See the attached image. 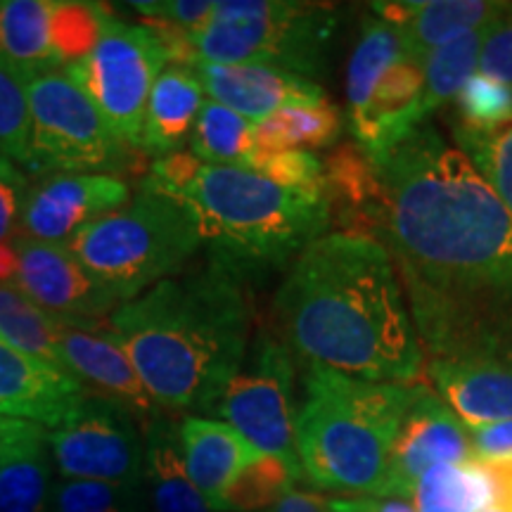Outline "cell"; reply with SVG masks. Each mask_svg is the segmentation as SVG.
Wrapping results in <instances>:
<instances>
[{"label": "cell", "mask_w": 512, "mask_h": 512, "mask_svg": "<svg viewBox=\"0 0 512 512\" xmlns=\"http://www.w3.org/2000/svg\"><path fill=\"white\" fill-rule=\"evenodd\" d=\"M370 159L413 316L512 313V211L470 159L430 124Z\"/></svg>", "instance_id": "cell-1"}, {"label": "cell", "mask_w": 512, "mask_h": 512, "mask_svg": "<svg viewBox=\"0 0 512 512\" xmlns=\"http://www.w3.org/2000/svg\"><path fill=\"white\" fill-rule=\"evenodd\" d=\"M292 356L370 382L413 384L425 351L392 254L380 240L325 233L294 259L273 299Z\"/></svg>", "instance_id": "cell-2"}, {"label": "cell", "mask_w": 512, "mask_h": 512, "mask_svg": "<svg viewBox=\"0 0 512 512\" xmlns=\"http://www.w3.org/2000/svg\"><path fill=\"white\" fill-rule=\"evenodd\" d=\"M247 283L209 264L121 304L110 330L155 406L209 411L247 358Z\"/></svg>", "instance_id": "cell-3"}, {"label": "cell", "mask_w": 512, "mask_h": 512, "mask_svg": "<svg viewBox=\"0 0 512 512\" xmlns=\"http://www.w3.org/2000/svg\"><path fill=\"white\" fill-rule=\"evenodd\" d=\"M174 197L195 216L211 264L242 283L292 266L330 228L325 190L283 188L238 166L200 164Z\"/></svg>", "instance_id": "cell-4"}, {"label": "cell", "mask_w": 512, "mask_h": 512, "mask_svg": "<svg viewBox=\"0 0 512 512\" xmlns=\"http://www.w3.org/2000/svg\"><path fill=\"white\" fill-rule=\"evenodd\" d=\"M415 394L413 384L370 382L309 363L294 444L313 486L380 494L387 458Z\"/></svg>", "instance_id": "cell-5"}, {"label": "cell", "mask_w": 512, "mask_h": 512, "mask_svg": "<svg viewBox=\"0 0 512 512\" xmlns=\"http://www.w3.org/2000/svg\"><path fill=\"white\" fill-rule=\"evenodd\" d=\"M67 245L81 266L126 304L181 273L202 247V235L181 200L143 183L126 207L83 226Z\"/></svg>", "instance_id": "cell-6"}, {"label": "cell", "mask_w": 512, "mask_h": 512, "mask_svg": "<svg viewBox=\"0 0 512 512\" xmlns=\"http://www.w3.org/2000/svg\"><path fill=\"white\" fill-rule=\"evenodd\" d=\"M427 375L467 430L512 420V313L413 316Z\"/></svg>", "instance_id": "cell-7"}, {"label": "cell", "mask_w": 512, "mask_h": 512, "mask_svg": "<svg viewBox=\"0 0 512 512\" xmlns=\"http://www.w3.org/2000/svg\"><path fill=\"white\" fill-rule=\"evenodd\" d=\"M337 27V5L223 0L195 38L197 62L264 64L316 81L328 64Z\"/></svg>", "instance_id": "cell-8"}, {"label": "cell", "mask_w": 512, "mask_h": 512, "mask_svg": "<svg viewBox=\"0 0 512 512\" xmlns=\"http://www.w3.org/2000/svg\"><path fill=\"white\" fill-rule=\"evenodd\" d=\"M34 174H112L131 166L136 147L117 138L91 98L62 69L27 79Z\"/></svg>", "instance_id": "cell-9"}, {"label": "cell", "mask_w": 512, "mask_h": 512, "mask_svg": "<svg viewBox=\"0 0 512 512\" xmlns=\"http://www.w3.org/2000/svg\"><path fill=\"white\" fill-rule=\"evenodd\" d=\"M166 64L162 43L147 24L112 17L93 53L62 72L91 98L117 138L140 150L147 98Z\"/></svg>", "instance_id": "cell-10"}, {"label": "cell", "mask_w": 512, "mask_h": 512, "mask_svg": "<svg viewBox=\"0 0 512 512\" xmlns=\"http://www.w3.org/2000/svg\"><path fill=\"white\" fill-rule=\"evenodd\" d=\"M207 413L219 415L259 453L297 458L294 356L283 339L259 332L238 375Z\"/></svg>", "instance_id": "cell-11"}, {"label": "cell", "mask_w": 512, "mask_h": 512, "mask_svg": "<svg viewBox=\"0 0 512 512\" xmlns=\"http://www.w3.org/2000/svg\"><path fill=\"white\" fill-rule=\"evenodd\" d=\"M131 418L117 403L86 396L62 427L46 430L57 472L83 482L143 484L145 444Z\"/></svg>", "instance_id": "cell-12"}, {"label": "cell", "mask_w": 512, "mask_h": 512, "mask_svg": "<svg viewBox=\"0 0 512 512\" xmlns=\"http://www.w3.org/2000/svg\"><path fill=\"white\" fill-rule=\"evenodd\" d=\"M15 285L60 325L100 328V320L121 306L114 294L93 278L67 242H43L17 235Z\"/></svg>", "instance_id": "cell-13"}, {"label": "cell", "mask_w": 512, "mask_h": 512, "mask_svg": "<svg viewBox=\"0 0 512 512\" xmlns=\"http://www.w3.org/2000/svg\"><path fill=\"white\" fill-rule=\"evenodd\" d=\"M472 458L470 432L446 401L425 384H415V394L396 432L380 498H413L415 486L432 467L465 463Z\"/></svg>", "instance_id": "cell-14"}, {"label": "cell", "mask_w": 512, "mask_h": 512, "mask_svg": "<svg viewBox=\"0 0 512 512\" xmlns=\"http://www.w3.org/2000/svg\"><path fill=\"white\" fill-rule=\"evenodd\" d=\"M131 202V188L114 174H50L29 185L19 235L69 242L100 216Z\"/></svg>", "instance_id": "cell-15"}, {"label": "cell", "mask_w": 512, "mask_h": 512, "mask_svg": "<svg viewBox=\"0 0 512 512\" xmlns=\"http://www.w3.org/2000/svg\"><path fill=\"white\" fill-rule=\"evenodd\" d=\"M57 356L60 366L81 384H91L100 399L117 403L150 425L157 406L112 330L62 325Z\"/></svg>", "instance_id": "cell-16"}, {"label": "cell", "mask_w": 512, "mask_h": 512, "mask_svg": "<svg viewBox=\"0 0 512 512\" xmlns=\"http://www.w3.org/2000/svg\"><path fill=\"white\" fill-rule=\"evenodd\" d=\"M192 72L211 100L242 114L252 124H259L283 107L328 102L325 88L318 81L264 64L197 62Z\"/></svg>", "instance_id": "cell-17"}, {"label": "cell", "mask_w": 512, "mask_h": 512, "mask_svg": "<svg viewBox=\"0 0 512 512\" xmlns=\"http://www.w3.org/2000/svg\"><path fill=\"white\" fill-rule=\"evenodd\" d=\"M83 399L86 389L72 373L0 339V415L57 430Z\"/></svg>", "instance_id": "cell-18"}, {"label": "cell", "mask_w": 512, "mask_h": 512, "mask_svg": "<svg viewBox=\"0 0 512 512\" xmlns=\"http://www.w3.org/2000/svg\"><path fill=\"white\" fill-rule=\"evenodd\" d=\"M510 3L491 0H382L370 12L399 34L408 55L425 62L434 50L489 27Z\"/></svg>", "instance_id": "cell-19"}, {"label": "cell", "mask_w": 512, "mask_h": 512, "mask_svg": "<svg viewBox=\"0 0 512 512\" xmlns=\"http://www.w3.org/2000/svg\"><path fill=\"white\" fill-rule=\"evenodd\" d=\"M323 178L330 226L337 223L339 233L375 238L380 230L382 185L368 152L358 143L335 147L323 162Z\"/></svg>", "instance_id": "cell-20"}, {"label": "cell", "mask_w": 512, "mask_h": 512, "mask_svg": "<svg viewBox=\"0 0 512 512\" xmlns=\"http://www.w3.org/2000/svg\"><path fill=\"white\" fill-rule=\"evenodd\" d=\"M178 446L192 484L211 508H216L230 482L261 456L238 430L209 418H185L178 427Z\"/></svg>", "instance_id": "cell-21"}, {"label": "cell", "mask_w": 512, "mask_h": 512, "mask_svg": "<svg viewBox=\"0 0 512 512\" xmlns=\"http://www.w3.org/2000/svg\"><path fill=\"white\" fill-rule=\"evenodd\" d=\"M204 102V88L190 67H164L147 98L140 150L157 159L183 152Z\"/></svg>", "instance_id": "cell-22"}, {"label": "cell", "mask_w": 512, "mask_h": 512, "mask_svg": "<svg viewBox=\"0 0 512 512\" xmlns=\"http://www.w3.org/2000/svg\"><path fill=\"white\" fill-rule=\"evenodd\" d=\"M53 0H0V64L24 76L62 69L50 41Z\"/></svg>", "instance_id": "cell-23"}, {"label": "cell", "mask_w": 512, "mask_h": 512, "mask_svg": "<svg viewBox=\"0 0 512 512\" xmlns=\"http://www.w3.org/2000/svg\"><path fill=\"white\" fill-rule=\"evenodd\" d=\"M143 479L155 512H214L185 470L178 430L166 422L147 425Z\"/></svg>", "instance_id": "cell-24"}, {"label": "cell", "mask_w": 512, "mask_h": 512, "mask_svg": "<svg viewBox=\"0 0 512 512\" xmlns=\"http://www.w3.org/2000/svg\"><path fill=\"white\" fill-rule=\"evenodd\" d=\"M48 453L46 427L0 453V512H50Z\"/></svg>", "instance_id": "cell-25"}, {"label": "cell", "mask_w": 512, "mask_h": 512, "mask_svg": "<svg viewBox=\"0 0 512 512\" xmlns=\"http://www.w3.org/2000/svg\"><path fill=\"white\" fill-rule=\"evenodd\" d=\"M342 128V112L330 100L320 105H292L254 124V143L261 152H313L335 145Z\"/></svg>", "instance_id": "cell-26"}, {"label": "cell", "mask_w": 512, "mask_h": 512, "mask_svg": "<svg viewBox=\"0 0 512 512\" xmlns=\"http://www.w3.org/2000/svg\"><path fill=\"white\" fill-rule=\"evenodd\" d=\"M403 55H406V48H403L399 34L380 17H375L373 12H368L347 67L349 128L363 119L382 74Z\"/></svg>", "instance_id": "cell-27"}, {"label": "cell", "mask_w": 512, "mask_h": 512, "mask_svg": "<svg viewBox=\"0 0 512 512\" xmlns=\"http://www.w3.org/2000/svg\"><path fill=\"white\" fill-rule=\"evenodd\" d=\"M491 503V482L475 456L465 463L432 467L413 491L415 512H482Z\"/></svg>", "instance_id": "cell-28"}, {"label": "cell", "mask_w": 512, "mask_h": 512, "mask_svg": "<svg viewBox=\"0 0 512 512\" xmlns=\"http://www.w3.org/2000/svg\"><path fill=\"white\" fill-rule=\"evenodd\" d=\"M190 147L192 157L202 164L247 169L256 152L254 124L221 102L207 100L197 117Z\"/></svg>", "instance_id": "cell-29"}, {"label": "cell", "mask_w": 512, "mask_h": 512, "mask_svg": "<svg viewBox=\"0 0 512 512\" xmlns=\"http://www.w3.org/2000/svg\"><path fill=\"white\" fill-rule=\"evenodd\" d=\"M304 477L299 458L261 453L223 491L214 512H264L292 494L294 484Z\"/></svg>", "instance_id": "cell-30"}, {"label": "cell", "mask_w": 512, "mask_h": 512, "mask_svg": "<svg viewBox=\"0 0 512 512\" xmlns=\"http://www.w3.org/2000/svg\"><path fill=\"white\" fill-rule=\"evenodd\" d=\"M62 325L38 309L15 283H0V339L24 354L60 366L57 344ZM64 370V368H62Z\"/></svg>", "instance_id": "cell-31"}, {"label": "cell", "mask_w": 512, "mask_h": 512, "mask_svg": "<svg viewBox=\"0 0 512 512\" xmlns=\"http://www.w3.org/2000/svg\"><path fill=\"white\" fill-rule=\"evenodd\" d=\"M486 29H477L472 34L456 38L448 46L434 50L425 60V83H422V95L418 102V121L420 126L427 124V117L444 107L446 102L456 98L460 88L470 76L477 74L479 53Z\"/></svg>", "instance_id": "cell-32"}, {"label": "cell", "mask_w": 512, "mask_h": 512, "mask_svg": "<svg viewBox=\"0 0 512 512\" xmlns=\"http://www.w3.org/2000/svg\"><path fill=\"white\" fill-rule=\"evenodd\" d=\"M112 12L98 3L55 0L50 8V41L60 67L81 62L100 43Z\"/></svg>", "instance_id": "cell-33"}, {"label": "cell", "mask_w": 512, "mask_h": 512, "mask_svg": "<svg viewBox=\"0 0 512 512\" xmlns=\"http://www.w3.org/2000/svg\"><path fill=\"white\" fill-rule=\"evenodd\" d=\"M453 140L512 211V121L491 131L453 128Z\"/></svg>", "instance_id": "cell-34"}, {"label": "cell", "mask_w": 512, "mask_h": 512, "mask_svg": "<svg viewBox=\"0 0 512 512\" xmlns=\"http://www.w3.org/2000/svg\"><path fill=\"white\" fill-rule=\"evenodd\" d=\"M453 110H456L453 128L491 131L512 121V88L477 72L453 98Z\"/></svg>", "instance_id": "cell-35"}, {"label": "cell", "mask_w": 512, "mask_h": 512, "mask_svg": "<svg viewBox=\"0 0 512 512\" xmlns=\"http://www.w3.org/2000/svg\"><path fill=\"white\" fill-rule=\"evenodd\" d=\"M31 143V110L27 79L0 64V157L27 166Z\"/></svg>", "instance_id": "cell-36"}, {"label": "cell", "mask_w": 512, "mask_h": 512, "mask_svg": "<svg viewBox=\"0 0 512 512\" xmlns=\"http://www.w3.org/2000/svg\"><path fill=\"white\" fill-rule=\"evenodd\" d=\"M138 486L64 479L53 489L50 512H138Z\"/></svg>", "instance_id": "cell-37"}, {"label": "cell", "mask_w": 512, "mask_h": 512, "mask_svg": "<svg viewBox=\"0 0 512 512\" xmlns=\"http://www.w3.org/2000/svg\"><path fill=\"white\" fill-rule=\"evenodd\" d=\"M254 174L268 181L283 185V188L299 190H325L323 159L313 152L285 150V152H261L256 150L252 162L247 166Z\"/></svg>", "instance_id": "cell-38"}, {"label": "cell", "mask_w": 512, "mask_h": 512, "mask_svg": "<svg viewBox=\"0 0 512 512\" xmlns=\"http://www.w3.org/2000/svg\"><path fill=\"white\" fill-rule=\"evenodd\" d=\"M477 72L512 88V3L486 29Z\"/></svg>", "instance_id": "cell-39"}, {"label": "cell", "mask_w": 512, "mask_h": 512, "mask_svg": "<svg viewBox=\"0 0 512 512\" xmlns=\"http://www.w3.org/2000/svg\"><path fill=\"white\" fill-rule=\"evenodd\" d=\"M131 10L150 19H162V22L176 24L197 38L214 19L216 3L209 0H150V3H131Z\"/></svg>", "instance_id": "cell-40"}, {"label": "cell", "mask_w": 512, "mask_h": 512, "mask_svg": "<svg viewBox=\"0 0 512 512\" xmlns=\"http://www.w3.org/2000/svg\"><path fill=\"white\" fill-rule=\"evenodd\" d=\"M29 185L27 176L15 162L0 157V245L17 238L15 233L22 221Z\"/></svg>", "instance_id": "cell-41"}, {"label": "cell", "mask_w": 512, "mask_h": 512, "mask_svg": "<svg viewBox=\"0 0 512 512\" xmlns=\"http://www.w3.org/2000/svg\"><path fill=\"white\" fill-rule=\"evenodd\" d=\"M470 446L477 458H512V420L494 422V425L472 427Z\"/></svg>", "instance_id": "cell-42"}, {"label": "cell", "mask_w": 512, "mask_h": 512, "mask_svg": "<svg viewBox=\"0 0 512 512\" xmlns=\"http://www.w3.org/2000/svg\"><path fill=\"white\" fill-rule=\"evenodd\" d=\"M477 463L491 482V494H494L491 505L503 512H512V458H477Z\"/></svg>", "instance_id": "cell-43"}, {"label": "cell", "mask_w": 512, "mask_h": 512, "mask_svg": "<svg viewBox=\"0 0 512 512\" xmlns=\"http://www.w3.org/2000/svg\"><path fill=\"white\" fill-rule=\"evenodd\" d=\"M328 512H415L408 501L380 496H347L328 498Z\"/></svg>", "instance_id": "cell-44"}, {"label": "cell", "mask_w": 512, "mask_h": 512, "mask_svg": "<svg viewBox=\"0 0 512 512\" xmlns=\"http://www.w3.org/2000/svg\"><path fill=\"white\" fill-rule=\"evenodd\" d=\"M264 512H328V498L313 494V491H297L280 498L278 503Z\"/></svg>", "instance_id": "cell-45"}, {"label": "cell", "mask_w": 512, "mask_h": 512, "mask_svg": "<svg viewBox=\"0 0 512 512\" xmlns=\"http://www.w3.org/2000/svg\"><path fill=\"white\" fill-rule=\"evenodd\" d=\"M38 427L36 422H27V420H17V418H8V415H0V453L8 451L12 444L17 441L27 439L29 434H34Z\"/></svg>", "instance_id": "cell-46"}, {"label": "cell", "mask_w": 512, "mask_h": 512, "mask_svg": "<svg viewBox=\"0 0 512 512\" xmlns=\"http://www.w3.org/2000/svg\"><path fill=\"white\" fill-rule=\"evenodd\" d=\"M17 268L19 261L15 245H12V242H5V245H0V283H15Z\"/></svg>", "instance_id": "cell-47"}]
</instances>
